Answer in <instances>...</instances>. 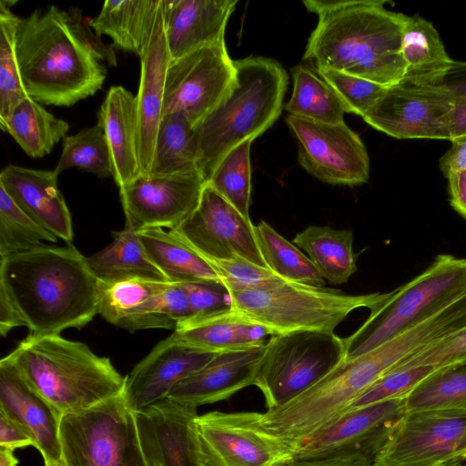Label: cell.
Returning <instances> with one entry per match:
<instances>
[{
    "instance_id": "6da1fadb",
    "label": "cell",
    "mask_w": 466,
    "mask_h": 466,
    "mask_svg": "<svg viewBox=\"0 0 466 466\" xmlns=\"http://www.w3.org/2000/svg\"><path fill=\"white\" fill-rule=\"evenodd\" d=\"M114 46L102 42L81 11L49 5L20 18L15 52L25 94L44 105L69 106L95 95L116 65Z\"/></svg>"
},
{
    "instance_id": "7a4b0ae2",
    "label": "cell",
    "mask_w": 466,
    "mask_h": 466,
    "mask_svg": "<svg viewBox=\"0 0 466 466\" xmlns=\"http://www.w3.org/2000/svg\"><path fill=\"white\" fill-rule=\"evenodd\" d=\"M384 0H306L318 15L303 60L316 70H334L385 86L404 76L401 55L405 15Z\"/></svg>"
},
{
    "instance_id": "3957f363",
    "label": "cell",
    "mask_w": 466,
    "mask_h": 466,
    "mask_svg": "<svg viewBox=\"0 0 466 466\" xmlns=\"http://www.w3.org/2000/svg\"><path fill=\"white\" fill-rule=\"evenodd\" d=\"M0 285L32 334L81 329L98 314V280L72 244L0 259Z\"/></svg>"
},
{
    "instance_id": "277c9868",
    "label": "cell",
    "mask_w": 466,
    "mask_h": 466,
    "mask_svg": "<svg viewBox=\"0 0 466 466\" xmlns=\"http://www.w3.org/2000/svg\"><path fill=\"white\" fill-rule=\"evenodd\" d=\"M6 358L62 416L88 409L124 390L126 377L110 359L60 334L30 333Z\"/></svg>"
},
{
    "instance_id": "5b68a950",
    "label": "cell",
    "mask_w": 466,
    "mask_h": 466,
    "mask_svg": "<svg viewBox=\"0 0 466 466\" xmlns=\"http://www.w3.org/2000/svg\"><path fill=\"white\" fill-rule=\"evenodd\" d=\"M236 82L197 126V167L206 181L223 157L238 144L268 130L282 110L289 76L268 57L234 60Z\"/></svg>"
},
{
    "instance_id": "8992f818",
    "label": "cell",
    "mask_w": 466,
    "mask_h": 466,
    "mask_svg": "<svg viewBox=\"0 0 466 466\" xmlns=\"http://www.w3.org/2000/svg\"><path fill=\"white\" fill-rule=\"evenodd\" d=\"M466 294V258L441 254L420 275L390 291L368 319L343 339L346 359L369 352L447 308Z\"/></svg>"
},
{
    "instance_id": "52a82bcc",
    "label": "cell",
    "mask_w": 466,
    "mask_h": 466,
    "mask_svg": "<svg viewBox=\"0 0 466 466\" xmlns=\"http://www.w3.org/2000/svg\"><path fill=\"white\" fill-rule=\"evenodd\" d=\"M231 306L272 335L298 331L334 332L350 313L360 308L370 310L390 295L346 294L339 289L293 281L255 290H228Z\"/></svg>"
},
{
    "instance_id": "ba28073f",
    "label": "cell",
    "mask_w": 466,
    "mask_h": 466,
    "mask_svg": "<svg viewBox=\"0 0 466 466\" xmlns=\"http://www.w3.org/2000/svg\"><path fill=\"white\" fill-rule=\"evenodd\" d=\"M66 466H148L123 393L88 409L66 413L59 426Z\"/></svg>"
},
{
    "instance_id": "9c48e42d",
    "label": "cell",
    "mask_w": 466,
    "mask_h": 466,
    "mask_svg": "<svg viewBox=\"0 0 466 466\" xmlns=\"http://www.w3.org/2000/svg\"><path fill=\"white\" fill-rule=\"evenodd\" d=\"M346 359L334 332L298 331L269 336L254 381L267 410L299 395Z\"/></svg>"
},
{
    "instance_id": "30bf717a",
    "label": "cell",
    "mask_w": 466,
    "mask_h": 466,
    "mask_svg": "<svg viewBox=\"0 0 466 466\" xmlns=\"http://www.w3.org/2000/svg\"><path fill=\"white\" fill-rule=\"evenodd\" d=\"M191 438L196 466H283L294 458L261 424L258 411L198 414Z\"/></svg>"
},
{
    "instance_id": "8fae6325",
    "label": "cell",
    "mask_w": 466,
    "mask_h": 466,
    "mask_svg": "<svg viewBox=\"0 0 466 466\" xmlns=\"http://www.w3.org/2000/svg\"><path fill=\"white\" fill-rule=\"evenodd\" d=\"M235 82L236 67L225 41L170 59L162 116L180 112L195 127L228 95Z\"/></svg>"
},
{
    "instance_id": "7c38bea8",
    "label": "cell",
    "mask_w": 466,
    "mask_h": 466,
    "mask_svg": "<svg viewBox=\"0 0 466 466\" xmlns=\"http://www.w3.org/2000/svg\"><path fill=\"white\" fill-rule=\"evenodd\" d=\"M466 410H406L372 458L375 466H433L458 457Z\"/></svg>"
},
{
    "instance_id": "4fadbf2b",
    "label": "cell",
    "mask_w": 466,
    "mask_h": 466,
    "mask_svg": "<svg viewBox=\"0 0 466 466\" xmlns=\"http://www.w3.org/2000/svg\"><path fill=\"white\" fill-rule=\"evenodd\" d=\"M286 123L297 141L299 162L310 175L332 185L369 180L367 149L345 122L323 124L289 115Z\"/></svg>"
},
{
    "instance_id": "5bb4252c",
    "label": "cell",
    "mask_w": 466,
    "mask_h": 466,
    "mask_svg": "<svg viewBox=\"0 0 466 466\" xmlns=\"http://www.w3.org/2000/svg\"><path fill=\"white\" fill-rule=\"evenodd\" d=\"M206 185L198 170L140 174L119 187L125 227L175 229L198 208Z\"/></svg>"
},
{
    "instance_id": "9a60e30c",
    "label": "cell",
    "mask_w": 466,
    "mask_h": 466,
    "mask_svg": "<svg viewBox=\"0 0 466 466\" xmlns=\"http://www.w3.org/2000/svg\"><path fill=\"white\" fill-rule=\"evenodd\" d=\"M254 227L207 183L198 208L171 231L206 258H242L268 268Z\"/></svg>"
},
{
    "instance_id": "2e32d148",
    "label": "cell",
    "mask_w": 466,
    "mask_h": 466,
    "mask_svg": "<svg viewBox=\"0 0 466 466\" xmlns=\"http://www.w3.org/2000/svg\"><path fill=\"white\" fill-rule=\"evenodd\" d=\"M452 102L453 97L438 86L400 82L388 87L362 118L397 139L449 140L448 115Z\"/></svg>"
},
{
    "instance_id": "e0dca14e",
    "label": "cell",
    "mask_w": 466,
    "mask_h": 466,
    "mask_svg": "<svg viewBox=\"0 0 466 466\" xmlns=\"http://www.w3.org/2000/svg\"><path fill=\"white\" fill-rule=\"evenodd\" d=\"M405 412V399L350 409L299 444L294 458L360 453L372 459Z\"/></svg>"
},
{
    "instance_id": "ac0fdd59",
    "label": "cell",
    "mask_w": 466,
    "mask_h": 466,
    "mask_svg": "<svg viewBox=\"0 0 466 466\" xmlns=\"http://www.w3.org/2000/svg\"><path fill=\"white\" fill-rule=\"evenodd\" d=\"M215 354L192 348L169 335L125 376L123 396L127 405L136 412L167 398L175 385Z\"/></svg>"
},
{
    "instance_id": "d6986e66",
    "label": "cell",
    "mask_w": 466,
    "mask_h": 466,
    "mask_svg": "<svg viewBox=\"0 0 466 466\" xmlns=\"http://www.w3.org/2000/svg\"><path fill=\"white\" fill-rule=\"evenodd\" d=\"M197 410L167 397L135 412L140 446L148 466H196L191 423Z\"/></svg>"
},
{
    "instance_id": "ffe728a7",
    "label": "cell",
    "mask_w": 466,
    "mask_h": 466,
    "mask_svg": "<svg viewBox=\"0 0 466 466\" xmlns=\"http://www.w3.org/2000/svg\"><path fill=\"white\" fill-rule=\"evenodd\" d=\"M266 345L216 353L198 370L179 381L168 399L198 407L226 400L254 384Z\"/></svg>"
},
{
    "instance_id": "44dd1931",
    "label": "cell",
    "mask_w": 466,
    "mask_h": 466,
    "mask_svg": "<svg viewBox=\"0 0 466 466\" xmlns=\"http://www.w3.org/2000/svg\"><path fill=\"white\" fill-rule=\"evenodd\" d=\"M0 411L26 431L45 461L61 459L62 415L32 389L6 356L0 361Z\"/></svg>"
},
{
    "instance_id": "7402d4cb",
    "label": "cell",
    "mask_w": 466,
    "mask_h": 466,
    "mask_svg": "<svg viewBox=\"0 0 466 466\" xmlns=\"http://www.w3.org/2000/svg\"><path fill=\"white\" fill-rule=\"evenodd\" d=\"M237 0H163V19L170 59L225 41Z\"/></svg>"
},
{
    "instance_id": "603a6c76",
    "label": "cell",
    "mask_w": 466,
    "mask_h": 466,
    "mask_svg": "<svg viewBox=\"0 0 466 466\" xmlns=\"http://www.w3.org/2000/svg\"><path fill=\"white\" fill-rule=\"evenodd\" d=\"M54 170L6 166L0 187L36 223L67 245L73 241L72 218Z\"/></svg>"
},
{
    "instance_id": "cb8c5ba5",
    "label": "cell",
    "mask_w": 466,
    "mask_h": 466,
    "mask_svg": "<svg viewBox=\"0 0 466 466\" xmlns=\"http://www.w3.org/2000/svg\"><path fill=\"white\" fill-rule=\"evenodd\" d=\"M169 60L162 0L150 46L140 58V82L136 96L140 174H149L151 170L157 129L163 113L165 79Z\"/></svg>"
},
{
    "instance_id": "d4e9b609",
    "label": "cell",
    "mask_w": 466,
    "mask_h": 466,
    "mask_svg": "<svg viewBox=\"0 0 466 466\" xmlns=\"http://www.w3.org/2000/svg\"><path fill=\"white\" fill-rule=\"evenodd\" d=\"M177 340L199 350L220 353L267 344L272 333L232 306L180 322L171 334Z\"/></svg>"
},
{
    "instance_id": "484cf974",
    "label": "cell",
    "mask_w": 466,
    "mask_h": 466,
    "mask_svg": "<svg viewBox=\"0 0 466 466\" xmlns=\"http://www.w3.org/2000/svg\"><path fill=\"white\" fill-rule=\"evenodd\" d=\"M97 123L110 149L112 177L120 187L140 175L136 96L121 86H111L98 110Z\"/></svg>"
},
{
    "instance_id": "4316f807",
    "label": "cell",
    "mask_w": 466,
    "mask_h": 466,
    "mask_svg": "<svg viewBox=\"0 0 466 466\" xmlns=\"http://www.w3.org/2000/svg\"><path fill=\"white\" fill-rule=\"evenodd\" d=\"M162 0H106L88 25L100 37L108 35L115 47L142 58L157 25Z\"/></svg>"
},
{
    "instance_id": "83f0119b",
    "label": "cell",
    "mask_w": 466,
    "mask_h": 466,
    "mask_svg": "<svg viewBox=\"0 0 466 466\" xmlns=\"http://www.w3.org/2000/svg\"><path fill=\"white\" fill-rule=\"evenodd\" d=\"M401 55L405 73L400 82L415 86H436L453 61L437 29L419 15H405Z\"/></svg>"
},
{
    "instance_id": "f1b7e54d",
    "label": "cell",
    "mask_w": 466,
    "mask_h": 466,
    "mask_svg": "<svg viewBox=\"0 0 466 466\" xmlns=\"http://www.w3.org/2000/svg\"><path fill=\"white\" fill-rule=\"evenodd\" d=\"M137 234L148 257L168 282L221 284L213 267L171 230L152 228Z\"/></svg>"
},
{
    "instance_id": "f546056e",
    "label": "cell",
    "mask_w": 466,
    "mask_h": 466,
    "mask_svg": "<svg viewBox=\"0 0 466 466\" xmlns=\"http://www.w3.org/2000/svg\"><path fill=\"white\" fill-rule=\"evenodd\" d=\"M113 235V241L108 246L86 257L87 265L98 281L115 282L137 279L167 281L148 257L137 231L125 227Z\"/></svg>"
},
{
    "instance_id": "4dcf8cb0",
    "label": "cell",
    "mask_w": 466,
    "mask_h": 466,
    "mask_svg": "<svg viewBox=\"0 0 466 466\" xmlns=\"http://www.w3.org/2000/svg\"><path fill=\"white\" fill-rule=\"evenodd\" d=\"M292 243L307 252L321 277L333 285L343 284L357 270L353 232L328 226H309Z\"/></svg>"
},
{
    "instance_id": "1f68e13d",
    "label": "cell",
    "mask_w": 466,
    "mask_h": 466,
    "mask_svg": "<svg viewBox=\"0 0 466 466\" xmlns=\"http://www.w3.org/2000/svg\"><path fill=\"white\" fill-rule=\"evenodd\" d=\"M1 129L10 134L27 156L37 158L51 152L66 136L69 125L26 96L15 106Z\"/></svg>"
},
{
    "instance_id": "d6a6232c",
    "label": "cell",
    "mask_w": 466,
    "mask_h": 466,
    "mask_svg": "<svg viewBox=\"0 0 466 466\" xmlns=\"http://www.w3.org/2000/svg\"><path fill=\"white\" fill-rule=\"evenodd\" d=\"M293 89L285 109L290 116L323 124L344 121L346 109L318 70L308 64L291 69Z\"/></svg>"
},
{
    "instance_id": "836d02e7",
    "label": "cell",
    "mask_w": 466,
    "mask_h": 466,
    "mask_svg": "<svg viewBox=\"0 0 466 466\" xmlns=\"http://www.w3.org/2000/svg\"><path fill=\"white\" fill-rule=\"evenodd\" d=\"M195 127L180 112L162 116L150 173L172 174L198 170Z\"/></svg>"
},
{
    "instance_id": "e575fe53",
    "label": "cell",
    "mask_w": 466,
    "mask_h": 466,
    "mask_svg": "<svg viewBox=\"0 0 466 466\" xmlns=\"http://www.w3.org/2000/svg\"><path fill=\"white\" fill-rule=\"evenodd\" d=\"M254 232L261 256L269 269L289 281L325 286V279L309 258L269 224L260 221L255 225Z\"/></svg>"
},
{
    "instance_id": "d590c367",
    "label": "cell",
    "mask_w": 466,
    "mask_h": 466,
    "mask_svg": "<svg viewBox=\"0 0 466 466\" xmlns=\"http://www.w3.org/2000/svg\"><path fill=\"white\" fill-rule=\"evenodd\" d=\"M167 281L126 279L100 282L98 314L109 323L125 329L144 313Z\"/></svg>"
},
{
    "instance_id": "8d00e7d4",
    "label": "cell",
    "mask_w": 466,
    "mask_h": 466,
    "mask_svg": "<svg viewBox=\"0 0 466 466\" xmlns=\"http://www.w3.org/2000/svg\"><path fill=\"white\" fill-rule=\"evenodd\" d=\"M406 410H466V360L435 370L405 398Z\"/></svg>"
},
{
    "instance_id": "74e56055",
    "label": "cell",
    "mask_w": 466,
    "mask_h": 466,
    "mask_svg": "<svg viewBox=\"0 0 466 466\" xmlns=\"http://www.w3.org/2000/svg\"><path fill=\"white\" fill-rule=\"evenodd\" d=\"M56 241V236L36 223L0 187V259Z\"/></svg>"
},
{
    "instance_id": "f35d334b",
    "label": "cell",
    "mask_w": 466,
    "mask_h": 466,
    "mask_svg": "<svg viewBox=\"0 0 466 466\" xmlns=\"http://www.w3.org/2000/svg\"><path fill=\"white\" fill-rule=\"evenodd\" d=\"M248 139L230 149L216 167L208 184L239 213L249 218L251 200L250 147Z\"/></svg>"
},
{
    "instance_id": "ab89813d",
    "label": "cell",
    "mask_w": 466,
    "mask_h": 466,
    "mask_svg": "<svg viewBox=\"0 0 466 466\" xmlns=\"http://www.w3.org/2000/svg\"><path fill=\"white\" fill-rule=\"evenodd\" d=\"M71 167L93 173L99 177H112L111 153L99 123L63 138L62 153L54 171L59 175Z\"/></svg>"
},
{
    "instance_id": "60d3db41",
    "label": "cell",
    "mask_w": 466,
    "mask_h": 466,
    "mask_svg": "<svg viewBox=\"0 0 466 466\" xmlns=\"http://www.w3.org/2000/svg\"><path fill=\"white\" fill-rule=\"evenodd\" d=\"M14 1H0V127L15 106L27 95L25 92L16 58L15 35L20 17L14 15Z\"/></svg>"
},
{
    "instance_id": "b9f144b4",
    "label": "cell",
    "mask_w": 466,
    "mask_h": 466,
    "mask_svg": "<svg viewBox=\"0 0 466 466\" xmlns=\"http://www.w3.org/2000/svg\"><path fill=\"white\" fill-rule=\"evenodd\" d=\"M435 370L431 366L392 368L365 390L349 410L389 400L405 399Z\"/></svg>"
},
{
    "instance_id": "7bdbcfd3",
    "label": "cell",
    "mask_w": 466,
    "mask_h": 466,
    "mask_svg": "<svg viewBox=\"0 0 466 466\" xmlns=\"http://www.w3.org/2000/svg\"><path fill=\"white\" fill-rule=\"evenodd\" d=\"M318 71L335 91L346 112L360 116H364L390 87L334 70Z\"/></svg>"
},
{
    "instance_id": "ee69618b",
    "label": "cell",
    "mask_w": 466,
    "mask_h": 466,
    "mask_svg": "<svg viewBox=\"0 0 466 466\" xmlns=\"http://www.w3.org/2000/svg\"><path fill=\"white\" fill-rule=\"evenodd\" d=\"M204 258L216 270L221 284L228 290L268 289L289 281L279 276L268 268L260 267L246 259L219 260Z\"/></svg>"
},
{
    "instance_id": "f6af8a7d",
    "label": "cell",
    "mask_w": 466,
    "mask_h": 466,
    "mask_svg": "<svg viewBox=\"0 0 466 466\" xmlns=\"http://www.w3.org/2000/svg\"><path fill=\"white\" fill-rule=\"evenodd\" d=\"M463 360H466V327L418 351L393 368L431 366L437 370Z\"/></svg>"
},
{
    "instance_id": "bcb514c9",
    "label": "cell",
    "mask_w": 466,
    "mask_h": 466,
    "mask_svg": "<svg viewBox=\"0 0 466 466\" xmlns=\"http://www.w3.org/2000/svg\"><path fill=\"white\" fill-rule=\"evenodd\" d=\"M189 304V318L210 314L231 306L228 290L222 285L208 282L179 283Z\"/></svg>"
},
{
    "instance_id": "7dc6e473",
    "label": "cell",
    "mask_w": 466,
    "mask_h": 466,
    "mask_svg": "<svg viewBox=\"0 0 466 466\" xmlns=\"http://www.w3.org/2000/svg\"><path fill=\"white\" fill-rule=\"evenodd\" d=\"M283 466H375L372 459L360 453H349L336 456L297 459L293 458Z\"/></svg>"
},
{
    "instance_id": "c3c4849f",
    "label": "cell",
    "mask_w": 466,
    "mask_h": 466,
    "mask_svg": "<svg viewBox=\"0 0 466 466\" xmlns=\"http://www.w3.org/2000/svg\"><path fill=\"white\" fill-rule=\"evenodd\" d=\"M0 446L12 450L34 446L26 431L2 411H0Z\"/></svg>"
},
{
    "instance_id": "681fc988",
    "label": "cell",
    "mask_w": 466,
    "mask_h": 466,
    "mask_svg": "<svg viewBox=\"0 0 466 466\" xmlns=\"http://www.w3.org/2000/svg\"><path fill=\"white\" fill-rule=\"evenodd\" d=\"M451 148L440 158L439 167L444 177L466 170V136L452 140Z\"/></svg>"
},
{
    "instance_id": "f907efd6",
    "label": "cell",
    "mask_w": 466,
    "mask_h": 466,
    "mask_svg": "<svg viewBox=\"0 0 466 466\" xmlns=\"http://www.w3.org/2000/svg\"><path fill=\"white\" fill-rule=\"evenodd\" d=\"M438 86L453 97L466 98V62L453 60Z\"/></svg>"
},
{
    "instance_id": "816d5d0a",
    "label": "cell",
    "mask_w": 466,
    "mask_h": 466,
    "mask_svg": "<svg viewBox=\"0 0 466 466\" xmlns=\"http://www.w3.org/2000/svg\"><path fill=\"white\" fill-rule=\"evenodd\" d=\"M25 326V322L5 289L0 285V333L6 336L11 329Z\"/></svg>"
},
{
    "instance_id": "f5cc1de1",
    "label": "cell",
    "mask_w": 466,
    "mask_h": 466,
    "mask_svg": "<svg viewBox=\"0 0 466 466\" xmlns=\"http://www.w3.org/2000/svg\"><path fill=\"white\" fill-rule=\"evenodd\" d=\"M448 132L451 142L466 136V98L453 97L448 115Z\"/></svg>"
},
{
    "instance_id": "db71d44e",
    "label": "cell",
    "mask_w": 466,
    "mask_h": 466,
    "mask_svg": "<svg viewBox=\"0 0 466 466\" xmlns=\"http://www.w3.org/2000/svg\"><path fill=\"white\" fill-rule=\"evenodd\" d=\"M451 206L466 218V170L447 177Z\"/></svg>"
},
{
    "instance_id": "11a10c76",
    "label": "cell",
    "mask_w": 466,
    "mask_h": 466,
    "mask_svg": "<svg viewBox=\"0 0 466 466\" xmlns=\"http://www.w3.org/2000/svg\"><path fill=\"white\" fill-rule=\"evenodd\" d=\"M14 451L0 446V466H16L18 464V460L15 456Z\"/></svg>"
},
{
    "instance_id": "9f6ffc18",
    "label": "cell",
    "mask_w": 466,
    "mask_h": 466,
    "mask_svg": "<svg viewBox=\"0 0 466 466\" xmlns=\"http://www.w3.org/2000/svg\"><path fill=\"white\" fill-rule=\"evenodd\" d=\"M433 466H466V462L460 458H452Z\"/></svg>"
},
{
    "instance_id": "6f0895ef",
    "label": "cell",
    "mask_w": 466,
    "mask_h": 466,
    "mask_svg": "<svg viewBox=\"0 0 466 466\" xmlns=\"http://www.w3.org/2000/svg\"><path fill=\"white\" fill-rule=\"evenodd\" d=\"M46 466H66L62 459L45 461Z\"/></svg>"
},
{
    "instance_id": "680465c9",
    "label": "cell",
    "mask_w": 466,
    "mask_h": 466,
    "mask_svg": "<svg viewBox=\"0 0 466 466\" xmlns=\"http://www.w3.org/2000/svg\"><path fill=\"white\" fill-rule=\"evenodd\" d=\"M465 451H466V430H465V433H464V436H463V440H462V442H461V449H460V452L458 454V457H460V455H461Z\"/></svg>"
},
{
    "instance_id": "91938a15",
    "label": "cell",
    "mask_w": 466,
    "mask_h": 466,
    "mask_svg": "<svg viewBox=\"0 0 466 466\" xmlns=\"http://www.w3.org/2000/svg\"><path fill=\"white\" fill-rule=\"evenodd\" d=\"M460 458L466 460V451L460 455Z\"/></svg>"
}]
</instances>
